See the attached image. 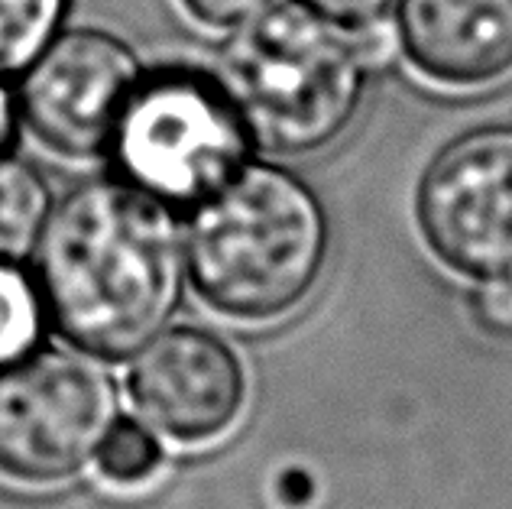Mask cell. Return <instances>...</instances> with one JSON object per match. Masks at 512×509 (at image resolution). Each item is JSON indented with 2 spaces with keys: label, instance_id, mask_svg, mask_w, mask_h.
<instances>
[{
  "label": "cell",
  "instance_id": "9a60e30c",
  "mask_svg": "<svg viewBox=\"0 0 512 509\" xmlns=\"http://www.w3.org/2000/svg\"><path fill=\"white\" fill-rule=\"evenodd\" d=\"M350 39H354V49H357L360 62L367 65V72L389 65V62H393V56H396V49H399L396 23H389L383 17L354 23V30H350Z\"/></svg>",
  "mask_w": 512,
  "mask_h": 509
},
{
  "label": "cell",
  "instance_id": "5b68a950",
  "mask_svg": "<svg viewBox=\"0 0 512 509\" xmlns=\"http://www.w3.org/2000/svg\"><path fill=\"white\" fill-rule=\"evenodd\" d=\"M117 415L114 377L98 360L39 347L0 370V477L65 484L94 464Z\"/></svg>",
  "mask_w": 512,
  "mask_h": 509
},
{
  "label": "cell",
  "instance_id": "ac0fdd59",
  "mask_svg": "<svg viewBox=\"0 0 512 509\" xmlns=\"http://www.w3.org/2000/svg\"><path fill=\"white\" fill-rule=\"evenodd\" d=\"M17 127H20L17 91L4 82V72H0V156L10 153L13 140H17Z\"/></svg>",
  "mask_w": 512,
  "mask_h": 509
},
{
  "label": "cell",
  "instance_id": "5bb4252c",
  "mask_svg": "<svg viewBox=\"0 0 512 509\" xmlns=\"http://www.w3.org/2000/svg\"><path fill=\"white\" fill-rule=\"evenodd\" d=\"M470 315L477 325L496 334V338H512V283L500 279V283H477L470 292Z\"/></svg>",
  "mask_w": 512,
  "mask_h": 509
},
{
  "label": "cell",
  "instance_id": "30bf717a",
  "mask_svg": "<svg viewBox=\"0 0 512 509\" xmlns=\"http://www.w3.org/2000/svg\"><path fill=\"white\" fill-rule=\"evenodd\" d=\"M43 172L17 156H0V260L23 263L36 250L52 208Z\"/></svg>",
  "mask_w": 512,
  "mask_h": 509
},
{
  "label": "cell",
  "instance_id": "9c48e42d",
  "mask_svg": "<svg viewBox=\"0 0 512 509\" xmlns=\"http://www.w3.org/2000/svg\"><path fill=\"white\" fill-rule=\"evenodd\" d=\"M396 36L438 88L470 91L512 75V0H399Z\"/></svg>",
  "mask_w": 512,
  "mask_h": 509
},
{
  "label": "cell",
  "instance_id": "7a4b0ae2",
  "mask_svg": "<svg viewBox=\"0 0 512 509\" xmlns=\"http://www.w3.org/2000/svg\"><path fill=\"white\" fill-rule=\"evenodd\" d=\"M331 224L299 172L250 163L188 208L185 273L214 315L266 325L295 312L325 273Z\"/></svg>",
  "mask_w": 512,
  "mask_h": 509
},
{
  "label": "cell",
  "instance_id": "4fadbf2b",
  "mask_svg": "<svg viewBox=\"0 0 512 509\" xmlns=\"http://www.w3.org/2000/svg\"><path fill=\"white\" fill-rule=\"evenodd\" d=\"M65 10V0H0V72L23 69L43 49Z\"/></svg>",
  "mask_w": 512,
  "mask_h": 509
},
{
  "label": "cell",
  "instance_id": "8992f818",
  "mask_svg": "<svg viewBox=\"0 0 512 509\" xmlns=\"http://www.w3.org/2000/svg\"><path fill=\"white\" fill-rule=\"evenodd\" d=\"M415 227L441 266L474 283H512V124L457 133L415 182Z\"/></svg>",
  "mask_w": 512,
  "mask_h": 509
},
{
  "label": "cell",
  "instance_id": "ba28073f",
  "mask_svg": "<svg viewBox=\"0 0 512 509\" xmlns=\"http://www.w3.org/2000/svg\"><path fill=\"white\" fill-rule=\"evenodd\" d=\"M247 393L240 351L201 325L163 328L127 367V396L140 422L175 445H208L227 435L247 409Z\"/></svg>",
  "mask_w": 512,
  "mask_h": 509
},
{
  "label": "cell",
  "instance_id": "277c9868",
  "mask_svg": "<svg viewBox=\"0 0 512 509\" xmlns=\"http://www.w3.org/2000/svg\"><path fill=\"white\" fill-rule=\"evenodd\" d=\"M231 91L198 69L143 72L117 114L104 156L114 176L179 211L218 192L253 159Z\"/></svg>",
  "mask_w": 512,
  "mask_h": 509
},
{
  "label": "cell",
  "instance_id": "e0dca14e",
  "mask_svg": "<svg viewBox=\"0 0 512 509\" xmlns=\"http://www.w3.org/2000/svg\"><path fill=\"white\" fill-rule=\"evenodd\" d=\"M315 10H321L325 17L338 20V23H363L373 17H383V10L393 4V0H305Z\"/></svg>",
  "mask_w": 512,
  "mask_h": 509
},
{
  "label": "cell",
  "instance_id": "8fae6325",
  "mask_svg": "<svg viewBox=\"0 0 512 509\" xmlns=\"http://www.w3.org/2000/svg\"><path fill=\"white\" fill-rule=\"evenodd\" d=\"M49 315L33 270L0 260V370L36 354L46 341Z\"/></svg>",
  "mask_w": 512,
  "mask_h": 509
},
{
  "label": "cell",
  "instance_id": "52a82bcc",
  "mask_svg": "<svg viewBox=\"0 0 512 509\" xmlns=\"http://www.w3.org/2000/svg\"><path fill=\"white\" fill-rule=\"evenodd\" d=\"M140 75L137 52L120 36L104 30L59 33L23 65L13 88L20 124L65 159L101 156Z\"/></svg>",
  "mask_w": 512,
  "mask_h": 509
},
{
  "label": "cell",
  "instance_id": "7c38bea8",
  "mask_svg": "<svg viewBox=\"0 0 512 509\" xmlns=\"http://www.w3.org/2000/svg\"><path fill=\"white\" fill-rule=\"evenodd\" d=\"M166 464L163 438L140 419H124L117 415L114 425L107 428L98 454H94V467L104 484L117 490H137L153 484L156 474Z\"/></svg>",
  "mask_w": 512,
  "mask_h": 509
},
{
  "label": "cell",
  "instance_id": "3957f363",
  "mask_svg": "<svg viewBox=\"0 0 512 509\" xmlns=\"http://www.w3.org/2000/svg\"><path fill=\"white\" fill-rule=\"evenodd\" d=\"M218 78L253 143L282 156L338 140L367 95V65L350 33L302 0H282L240 23Z\"/></svg>",
  "mask_w": 512,
  "mask_h": 509
},
{
  "label": "cell",
  "instance_id": "6da1fadb",
  "mask_svg": "<svg viewBox=\"0 0 512 509\" xmlns=\"http://www.w3.org/2000/svg\"><path fill=\"white\" fill-rule=\"evenodd\" d=\"M33 276L49 328L72 351L127 360L179 312L188 279L179 208L120 176L78 182L49 208Z\"/></svg>",
  "mask_w": 512,
  "mask_h": 509
},
{
  "label": "cell",
  "instance_id": "2e32d148",
  "mask_svg": "<svg viewBox=\"0 0 512 509\" xmlns=\"http://www.w3.org/2000/svg\"><path fill=\"white\" fill-rule=\"evenodd\" d=\"M269 4L273 0H182V7L198 23L214 26V30H234V26L253 20Z\"/></svg>",
  "mask_w": 512,
  "mask_h": 509
}]
</instances>
